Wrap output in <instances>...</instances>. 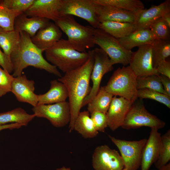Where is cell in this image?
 <instances>
[{"label":"cell","instance_id":"8fae6325","mask_svg":"<svg viewBox=\"0 0 170 170\" xmlns=\"http://www.w3.org/2000/svg\"><path fill=\"white\" fill-rule=\"evenodd\" d=\"M93 50L94 63L90 76L92 87L89 94L84 99L82 107L87 105L95 96L100 89L103 76L113 68L110 58L103 50L99 48H95Z\"/></svg>","mask_w":170,"mask_h":170},{"label":"cell","instance_id":"7c38bea8","mask_svg":"<svg viewBox=\"0 0 170 170\" xmlns=\"http://www.w3.org/2000/svg\"><path fill=\"white\" fill-rule=\"evenodd\" d=\"M92 164L95 170H121L124 167L118 152L106 145L95 148L92 155Z\"/></svg>","mask_w":170,"mask_h":170},{"label":"cell","instance_id":"7bdbcfd3","mask_svg":"<svg viewBox=\"0 0 170 170\" xmlns=\"http://www.w3.org/2000/svg\"><path fill=\"white\" fill-rule=\"evenodd\" d=\"M170 27V9L166 11L161 17Z\"/></svg>","mask_w":170,"mask_h":170},{"label":"cell","instance_id":"ba28073f","mask_svg":"<svg viewBox=\"0 0 170 170\" xmlns=\"http://www.w3.org/2000/svg\"><path fill=\"white\" fill-rule=\"evenodd\" d=\"M108 136L119 150L124 167L128 170H138L140 166L142 151L147 139L128 141Z\"/></svg>","mask_w":170,"mask_h":170},{"label":"cell","instance_id":"277c9868","mask_svg":"<svg viewBox=\"0 0 170 170\" xmlns=\"http://www.w3.org/2000/svg\"><path fill=\"white\" fill-rule=\"evenodd\" d=\"M68 37L67 40L73 48L80 52L94 47L95 28L79 23L71 15H60L55 22Z\"/></svg>","mask_w":170,"mask_h":170},{"label":"cell","instance_id":"e575fe53","mask_svg":"<svg viewBox=\"0 0 170 170\" xmlns=\"http://www.w3.org/2000/svg\"><path fill=\"white\" fill-rule=\"evenodd\" d=\"M150 29L155 39L170 40V27L161 17L156 20Z\"/></svg>","mask_w":170,"mask_h":170},{"label":"cell","instance_id":"ab89813d","mask_svg":"<svg viewBox=\"0 0 170 170\" xmlns=\"http://www.w3.org/2000/svg\"><path fill=\"white\" fill-rule=\"evenodd\" d=\"M159 74L166 76L170 78V63L166 60L160 62L156 68Z\"/></svg>","mask_w":170,"mask_h":170},{"label":"cell","instance_id":"c3c4849f","mask_svg":"<svg viewBox=\"0 0 170 170\" xmlns=\"http://www.w3.org/2000/svg\"><path fill=\"white\" fill-rule=\"evenodd\" d=\"M1 2H2V0H0V3H1Z\"/></svg>","mask_w":170,"mask_h":170},{"label":"cell","instance_id":"cb8c5ba5","mask_svg":"<svg viewBox=\"0 0 170 170\" xmlns=\"http://www.w3.org/2000/svg\"><path fill=\"white\" fill-rule=\"evenodd\" d=\"M73 130L85 139L94 138L99 133L94 128L90 114L88 110L79 113L74 122Z\"/></svg>","mask_w":170,"mask_h":170},{"label":"cell","instance_id":"30bf717a","mask_svg":"<svg viewBox=\"0 0 170 170\" xmlns=\"http://www.w3.org/2000/svg\"><path fill=\"white\" fill-rule=\"evenodd\" d=\"M36 117L47 119L54 126L61 128L69 124L71 118L68 102L51 104H38L33 107Z\"/></svg>","mask_w":170,"mask_h":170},{"label":"cell","instance_id":"3957f363","mask_svg":"<svg viewBox=\"0 0 170 170\" xmlns=\"http://www.w3.org/2000/svg\"><path fill=\"white\" fill-rule=\"evenodd\" d=\"M45 52L47 60L65 73L82 65L89 56L88 52L76 50L64 39H60Z\"/></svg>","mask_w":170,"mask_h":170},{"label":"cell","instance_id":"83f0119b","mask_svg":"<svg viewBox=\"0 0 170 170\" xmlns=\"http://www.w3.org/2000/svg\"><path fill=\"white\" fill-rule=\"evenodd\" d=\"M96 4L114 6L135 14L144 9V3L139 0H92Z\"/></svg>","mask_w":170,"mask_h":170},{"label":"cell","instance_id":"2e32d148","mask_svg":"<svg viewBox=\"0 0 170 170\" xmlns=\"http://www.w3.org/2000/svg\"><path fill=\"white\" fill-rule=\"evenodd\" d=\"M134 102L122 97L114 96L106 113L108 127L114 131L122 126L126 116Z\"/></svg>","mask_w":170,"mask_h":170},{"label":"cell","instance_id":"f35d334b","mask_svg":"<svg viewBox=\"0 0 170 170\" xmlns=\"http://www.w3.org/2000/svg\"><path fill=\"white\" fill-rule=\"evenodd\" d=\"M0 65L10 74L13 72V65L10 56L2 52L0 47Z\"/></svg>","mask_w":170,"mask_h":170},{"label":"cell","instance_id":"d590c367","mask_svg":"<svg viewBox=\"0 0 170 170\" xmlns=\"http://www.w3.org/2000/svg\"><path fill=\"white\" fill-rule=\"evenodd\" d=\"M34 0H4L1 3L8 8L21 13H24Z\"/></svg>","mask_w":170,"mask_h":170},{"label":"cell","instance_id":"4fadbf2b","mask_svg":"<svg viewBox=\"0 0 170 170\" xmlns=\"http://www.w3.org/2000/svg\"><path fill=\"white\" fill-rule=\"evenodd\" d=\"M129 64L137 77L159 75L153 66L151 45L139 47L136 51L133 52Z\"/></svg>","mask_w":170,"mask_h":170},{"label":"cell","instance_id":"d6a6232c","mask_svg":"<svg viewBox=\"0 0 170 170\" xmlns=\"http://www.w3.org/2000/svg\"><path fill=\"white\" fill-rule=\"evenodd\" d=\"M170 160V130L162 135V145L157 161L154 163L158 169L169 163Z\"/></svg>","mask_w":170,"mask_h":170},{"label":"cell","instance_id":"52a82bcc","mask_svg":"<svg viewBox=\"0 0 170 170\" xmlns=\"http://www.w3.org/2000/svg\"><path fill=\"white\" fill-rule=\"evenodd\" d=\"M165 125V122L150 113L143 104L134 103L121 127L126 130L144 126L159 130L163 128Z\"/></svg>","mask_w":170,"mask_h":170},{"label":"cell","instance_id":"e0dca14e","mask_svg":"<svg viewBox=\"0 0 170 170\" xmlns=\"http://www.w3.org/2000/svg\"><path fill=\"white\" fill-rule=\"evenodd\" d=\"M158 130L151 128L142 151L141 170H149L158 158L162 145V135Z\"/></svg>","mask_w":170,"mask_h":170},{"label":"cell","instance_id":"f546056e","mask_svg":"<svg viewBox=\"0 0 170 170\" xmlns=\"http://www.w3.org/2000/svg\"><path fill=\"white\" fill-rule=\"evenodd\" d=\"M20 38V32L15 29L0 32V47L6 55L10 56L17 46Z\"/></svg>","mask_w":170,"mask_h":170},{"label":"cell","instance_id":"8992f818","mask_svg":"<svg viewBox=\"0 0 170 170\" xmlns=\"http://www.w3.org/2000/svg\"><path fill=\"white\" fill-rule=\"evenodd\" d=\"M94 43L108 56L113 65L119 63L126 66L129 64L133 52L126 49L118 39L99 28L95 29Z\"/></svg>","mask_w":170,"mask_h":170},{"label":"cell","instance_id":"5bb4252c","mask_svg":"<svg viewBox=\"0 0 170 170\" xmlns=\"http://www.w3.org/2000/svg\"><path fill=\"white\" fill-rule=\"evenodd\" d=\"M62 0H34L24 13L29 17H37L55 22L59 17Z\"/></svg>","mask_w":170,"mask_h":170},{"label":"cell","instance_id":"ac0fdd59","mask_svg":"<svg viewBox=\"0 0 170 170\" xmlns=\"http://www.w3.org/2000/svg\"><path fill=\"white\" fill-rule=\"evenodd\" d=\"M62 35L61 31L56 24L50 22L39 29L31 39L37 48L45 51L60 40Z\"/></svg>","mask_w":170,"mask_h":170},{"label":"cell","instance_id":"ee69618b","mask_svg":"<svg viewBox=\"0 0 170 170\" xmlns=\"http://www.w3.org/2000/svg\"><path fill=\"white\" fill-rule=\"evenodd\" d=\"M158 170H170V163L162 166L158 169Z\"/></svg>","mask_w":170,"mask_h":170},{"label":"cell","instance_id":"d6986e66","mask_svg":"<svg viewBox=\"0 0 170 170\" xmlns=\"http://www.w3.org/2000/svg\"><path fill=\"white\" fill-rule=\"evenodd\" d=\"M96 11L100 23L115 21L134 24L136 17V15L133 13L111 6L96 4Z\"/></svg>","mask_w":170,"mask_h":170},{"label":"cell","instance_id":"9a60e30c","mask_svg":"<svg viewBox=\"0 0 170 170\" xmlns=\"http://www.w3.org/2000/svg\"><path fill=\"white\" fill-rule=\"evenodd\" d=\"M35 82L25 75L14 77L11 92L20 102L29 104L33 107L38 103V95L34 93Z\"/></svg>","mask_w":170,"mask_h":170},{"label":"cell","instance_id":"4316f807","mask_svg":"<svg viewBox=\"0 0 170 170\" xmlns=\"http://www.w3.org/2000/svg\"><path fill=\"white\" fill-rule=\"evenodd\" d=\"M35 117L34 114H28L24 109L18 107L9 111L0 113V125L8 123H18L26 126Z\"/></svg>","mask_w":170,"mask_h":170},{"label":"cell","instance_id":"7a4b0ae2","mask_svg":"<svg viewBox=\"0 0 170 170\" xmlns=\"http://www.w3.org/2000/svg\"><path fill=\"white\" fill-rule=\"evenodd\" d=\"M20 33L19 42L10 55L14 77L22 75L24 69L32 66L61 77L62 76L57 68L44 58L42 53L44 51L38 48L33 43L31 37L26 32L20 31Z\"/></svg>","mask_w":170,"mask_h":170},{"label":"cell","instance_id":"f1b7e54d","mask_svg":"<svg viewBox=\"0 0 170 170\" xmlns=\"http://www.w3.org/2000/svg\"><path fill=\"white\" fill-rule=\"evenodd\" d=\"M151 45L153 66L156 69L160 62L170 55V41L155 39Z\"/></svg>","mask_w":170,"mask_h":170},{"label":"cell","instance_id":"1f68e13d","mask_svg":"<svg viewBox=\"0 0 170 170\" xmlns=\"http://www.w3.org/2000/svg\"><path fill=\"white\" fill-rule=\"evenodd\" d=\"M143 88L152 89L166 94L159 75L137 77V89Z\"/></svg>","mask_w":170,"mask_h":170},{"label":"cell","instance_id":"74e56055","mask_svg":"<svg viewBox=\"0 0 170 170\" xmlns=\"http://www.w3.org/2000/svg\"><path fill=\"white\" fill-rule=\"evenodd\" d=\"M90 117L96 130L104 132L108 127V120L106 113L96 111L90 114Z\"/></svg>","mask_w":170,"mask_h":170},{"label":"cell","instance_id":"5b68a950","mask_svg":"<svg viewBox=\"0 0 170 170\" xmlns=\"http://www.w3.org/2000/svg\"><path fill=\"white\" fill-rule=\"evenodd\" d=\"M137 76L129 66L116 70L104 86L113 96H119L134 102L137 98Z\"/></svg>","mask_w":170,"mask_h":170},{"label":"cell","instance_id":"484cf974","mask_svg":"<svg viewBox=\"0 0 170 170\" xmlns=\"http://www.w3.org/2000/svg\"><path fill=\"white\" fill-rule=\"evenodd\" d=\"M113 96L105 90L104 86L100 87L95 96L87 104V110L90 114L96 111L106 113Z\"/></svg>","mask_w":170,"mask_h":170},{"label":"cell","instance_id":"603a6c76","mask_svg":"<svg viewBox=\"0 0 170 170\" xmlns=\"http://www.w3.org/2000/svg\"><path fill=\"white\" fill-rule=\"evenodd\" d=\"M50 87L45 93L38 95V104H51L66 101L68 98L65 86L58 80L50 82Z\"/></svg>","mask_w":170,"mask_h":170},{"label":"cell","instance_id":"d4e9b609","mask_svg":"<svg viewBox=\"0 0 170 170\" xmlns=\"http://www.w3.org/2000/svg\"><path fill=\"white\" fill-rule=\"evenodd\" d=\"M119 39L135 31L134 24L127 22L106 21L100 23L99 28Z\"/></svg>","mask_w":170,"mask_h":170},{"label":"cell","instance_id":"836d02e7","mask_svg":"<svg viewBox=\"0 0 170 170\" xmlns=\"http://www.w3.org/2000/svg\"><path fill=\"white\" fill-rule=\"evenodd\" d=\"M137 98L154 100L170 108V96L155 90L148 88L138 90Z\"/></svg>","mask_w":170,"mask_h":170},{"label":"cell","instance_id":"9c48e42d","mask_svg":"<svg viewBox=\"0 0 170 170\" xmlns=\"http://www.w3.org/2000/svg\"><path fill=\"white\" fill-rule=\"evenodd\" d=\"M96 4L92 0H62L60 15L75 16L87 21L95 29L100 23L96 13Z\"/></svg>","mask_w":170,"mask_h":170},{"label":"cell","instance_id":"4dcf8cb0","mask_svg":"<svg viewBox=\"0 0 170 170\" xmlns=\"http://www.w3.org/2000/svg\"><path fill=\"white\" fill-rule=\"evenodd\" d=\"M21 14L22 13L8 8L1 3L0 27L4 31L14 30L15 20L17 17Z\"/></svg>","mask_w":170,"mask_h":170},{"label":"cell","instance_id":"8d00e7d4","mask_svg":"<svg viewBox=\"0 0 170 170\" xmlns=\"http://www.w3.org/2000/svg\"><path fill=\"white\" fill-rule=\"evenodd\" d=\"M14 77L0 67V97L11 92Z\"/></svg>","mask_w":170,"mask_h":170},{"label":"cell","instance_id":"7dc6e473","mask_svg":"<svg viewBox=\"0 0 170 170\" xmlns=\"http://www.w3.org/2000/svg\"><path fill=\"white\" fill-rule=\"evenodd\" d=\"M121 170H128L127 169H126V168L124 167V168H123V169H121Z\"/></svg>","mask_w":170,"mask_h":170},{"label":"cell","instance_id":"b9f144b4","mask_svg":"<svg viewBox=\"0 0 170 170\" xmlns=\"http://www.w3.org/2000/svg\"><path fill=\"white\" fill-rule=\"evenodd\" d=\"M24 126L23 124L18 123H13L4 125H0V131L5 129L19 128L21 127Z\"/></svg>","mask_w":170,"mask_h":170},{"label":"cell","instance_id":"ffe728a7","mask_svg":"<svg viewBox=\"0 0 170 170\" xmlns=\"http://www.w3.org/2000/svg\"><path fill=\"white\" fill-rule=\"evenodd\" d=\"M169 9L170 1L166 0L158 5L152 6L148 9L142 10L136 14L134 23L135 30L150 29L152 24Z\"/></svg>","mask_w":170,"mask_h":170},{"label":"cell","instance_id":"f6af8a7d","mask_svg":"<svg viewBox=\"0 0 170 170\" xmlns=\"http://www.w3.org/2000/svg\"><path fill=\"white\" fill-rule=\"evenodd\" d=\"M57 170H70L68 168H66L64 167L61 168L57 169Z\"/></svg>","mask_w":170,"mask_h":170},{"label":"cell","instance_id":"44dd1931","mask_svg":"<svg viewBox=\"0 0 170 170\" xmlns=\"http://www.w3.org/2000/svg\"><path fill=\"white\" fill-rule=\"evenodd\" d=\"M49 20L37 17H28L23 13L16 18L14 29L19 32H25L31 37L39 29L48 25L50 22Z\"/></svg>","mask_w":170,"mask_h":170},{"label":"cell","instance_id":"bcb514c9","mask_svg":"<svg viewBox=\"0 0 170 170\" xmlns=\"http://www.w3.org/2000/svg\"><path fill=\"white\" fill-rule=\"evenodd\" d=\"M4 31L0 27V33Z\"/></svg>","mask_w":170,"mask_h":170},{"label":"cell","instance_id":"6da1fadb","mask_svg":"<svg viewBox=\"0 0 170 170\" xmlns=\"http://www.w3.org/2000/svg\"><path fill=\"white\" fill-rule=\"evenodd\" d=\"M88 52L89 56L84 64L65 73L57 79L65 86L67 91L71 116L69 125L70 132L74 130V122L80 112L82 102L91 89L89 83L94 59L93 49Z\"/></svg>","mask_w":170,"mask_h":170},{"label":"cell","instance_id":"60d3db41","mask_svg":"<svg viewBox=\"0 0 170 170\" xmlns=\"http://www.w3.org/2000/svg\"><path fill=\"white\" fill-rule=\"evenodd\" d=\"M159 76L166 94L170 96V78L161 74Z\"/></svg>","mask_w":170,"mask_h":170},{"label":"cell","instance_id":"7402d4cb","mask_svg":"<svg viewBox=\"0 0 170 170\" xmlns=\"http://www.w3.org/2000/svg\"><path fill=\"white\" fill-rule=\"evenodd\" d=\"M155 39L150 29L136 30L125 37L118 39L122 46L129 51L136 47L151 45Z\"/></svg>","mask_w":170,"mask_h":170}]
</instances>
